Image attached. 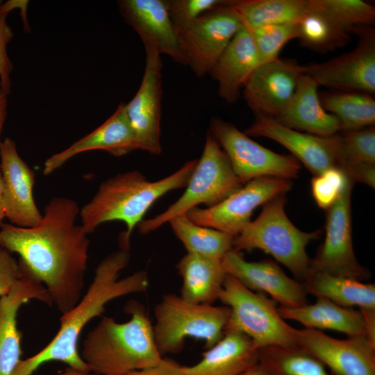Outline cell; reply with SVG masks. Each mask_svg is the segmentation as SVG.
I'll list each match as a JSON object with an SVG mask.
<instances>
[{"mask_svg": "<svg viewBox=\"0 0 375 375\" xmlns=\"http://www.w3.org/2000/svg\"><path fill=\"white\" fill-rule=\"evenodd\" d=\"M169 223L187 253L222 260L233 249L235 236L196 224L186 215L175 217Z\"/></svg>", "mask_w": 375, "mask_h": 375, "instance_id": "cell-33", "label": "cell"}, {"mask_svg": "<svg viewBox=\"0 0 375 375\" xmlns=\"http://www.w3.org/2000/svg\"><path fill=\"white\" fill-rule=\"evenodd\" d=\"M176 267L182 278L180 296L200 304H212L219 299L226 276L222 260L187 253Z\"/></svg>", "mask_w": 375, "mask_h": 375, "instance_id": "cell-28", "label": "cell"}, {"mask_svg": "<svg viewBox=\"0 0 375 375\" xmlns=\"http://www.w3.org/2000/svg\"><path fill=\"white\" fill-rule=\"evenodd\" d=\"M209 132L226 153L235 174L243 185L259 177L291 180L299 175L301 165L294 156L267 149L230 122L212 117Z\"/></svg>", "mask_w": 375, "mask_h": 375, "instance_id": "cell-9", "label": "cell"}, {"mask_svg": "<svg viewBox=\"0 0 375 375\" xmlns=\"http://www.w3.org/2000/svg\"><path fill=\"white\" fill-rule=\"evenodd\" d=\"M226 274L251 291L267 294L279 306L294 308L308 303L304 284L289 277L274 261H247L240 251L231 250L222 259Z\"/></svg>", "mask_w": 375, "mask_h": 375, "instance_id": "cell-17", "label": "cell"}, {"mask_svg": "<svg viewBox=\"0 0 375 375\" xmlns=\"http://www.w3.org/2000/svg\"><path fill=\"white\" fill-rule=\"evenodd\" d=\"M258 365L262 375H334L303 348L271 346L259 349Z\"/></svg>", "mask_w": 375, "mask_h": 375, "instance_id": "cell-32", "label": "cell"}, {"mask_svg": "<svg viewBox=\"0 0 375 375\" xmlns=\"http://www.w3.org/2000/svg\"><path fill=\"white\" fill-rule=\"evenodd\" d=\"M19 278L18 261L10 251L0 247V297L7 294Z\"/></svg>", "mask_w": 375, "mask_h": 375, "instance_id": "cell-40", "label": "cell"}, {"mask_svg": "<svg viewBox=\"0 0 375 375\" xmlns=\"http://www.w3.org/2000/svg\"><path fill=\"white\" fill-rule=\"evenodd\" d=\"M319 85L303 74L288 105L274 119L281 124L299 131L328 137L341 131L338 119L322 106Z\"/></svg>", "mask_w": 375, "mask_h": 375, "instance_id": "cell-23", "label": "cell"}, {"mask_svg": "<svg viewBox=\"0 0 375 375\" xmlns=\"http://www.w3.org/2000/svg\"><path fill=\"white\" fill-rule=\"evenodd\" d=\"M349 180L336 167L314 176L311 180V192L317 206L326 210L331 208L340 198Z\"/></svg>", "mask_w": 375, "mask_h": 375, "instance_id": "cell-37", "label": "cell"}, {"mask_svg": "<svg viewBox=\"0 0 375 375\" xmlns=\"http://www.w3.org/2000/svg\"><path fill=\"white\" fill-rule=\"evenodd\" d=\"M258 355L259 348L247 335L226 331L199 362L181 369L185 375H240L258 364Z\"/></svg>", "mask_w": 375, "mask_h": 375, "instance_id": "cell-25", "label": "cell"}, {"mask_svg": "<svg viewBox=\"0 0 375 375\" xmlns=\"http://www.w3.org/2000/svg\"><path fill=\"white\" fill-rule=\"evenodd\" d=\"M2 3V1L0 0V5Z\"/></svg>", "mask_w": 375, "mask_h": 375, "instance_id": "cell-46", "label": "cell"}, {"mask_svg": "<svg viewBox=\"0 0 375 375\" xmlns=\"http://www.w3.org/2000/svg\"><path fill=\"white\" fill-rule=\"evenodd\" d=\"M225 0H167L168 13L178 35L202 14L224 5Z\"/></svg>", "mask_w": 375, "mask_h": 375, "instance_id": "cell-38", "label": "cell"}, {"mask_svg": "<svg viewBox=\"0 0 375 375\" xmlns=\"http://www.w3.org/2000/svg\"><path fill=\"white\" fill-rule=\"evenodd\" d=\"M353 185L349 180L340 198L326 210L324 240L311 259L310 274L321 272L358 281L369 278V270L359 263L353 247L351 195Z\"/></svg>", "mask_w": 375, "mask_h": 375, "instance_id": "cell-11", "label": "cell"}, {"mask_svg": "<svg viewBox=\"0 0 375 375\" xmlns=\"http://www.w3.org/2000/svg\"><path fill=\"white\" fill-rule=\"evenodd\" d=\"M3 178L1 175V172L0 169V228L1 225L3 223V219L5 217V212H4V203H3Z\"/></svg>", "mask_w": 375, "mask_h": 375, "instance_id": "cell-43", "label": "cell"}, {"mask_svg": "<svg viewBox=\"0 0 375 375\" xmlns=\"http://www.w3.org/2000/svg\"><path fill=\"white\" fill-rule=\"evenodd\" d=\"M146 64L140 88L134 97L126 103V112L138 149L151 154L162 151L160 117L162 67L160 54L145 49Z\"/></svg>", "mask_w": 375, "mask_h": 375, "instance_id": "cell-16", "label": "cell"}, {"mask_svg": "<svg viewBox=\"0 0 375 375\" xmlns=\"http://www.w3.org/2000/svg\"><path fill=\"white\" fill-rule=\"evenodd\" d=\"M337 168L353 182L375 186V128L341 131Z\"/></svg>", "mask_w": 375, "mask_h": 375, "instance_id": "cell-29", "label": "cell"}, {"mask_svg": "<svg viewBox=\"0 0 375 375\" xmlns=\"http://www.w3.org/2000/svg\"><path fill=\"white\" fill-rule=\"evenodd\" d=\"M229 2L202 14L178 35L181 63L198 77L210 73L242 26Z\"/></svg>", "mask_w": 375, "mask_h": 375, "instance_id": "cell-10", "label": "cell"}, {"mask_svg": "<svg viewBox=\"0 0 375 375\" xmlns=\"http://www.w3.org/2000/svg\"><path fill=\"white\" fill-rule=\"evenodd\" d=\"M259 65L249 30L243 24L222 53L210 74L218 83V94L228 103H235L246 81Z\"/></svg>", "mask_w": 375, "mask_h": 375, "instance_id": "cell-24", "label": "cell"}, {"mask_svg": "<svg viewBox=\"0 0 375 375\" xmlns=\"http://www.w3.org/2000/svg\"><path fill=\"white\" fill-rule=\"evenodd\" d=\"M119 11L140 37L145 49L181 63L178 35L171 22L167 0H121Z\"/></svg>", "mask_w": 375, "mask_h": 375, "instance_id": "cell-21", "label": "cell"}, {"mask_svg": "<svg viewBox=\"0 0 375 375\" xmlns=\"http://www.w3.org/2000/svg\"><path fill=\"white\" fill-rule=\"evenodd\" d=\"M8 95L0 88V147L2 143L1 134L7 116Z\"/></svg>", "mask_w": 375, "mask_h": 375, "instance_id": "cell-42", "label": "cell"}, {"mask_svg": "<svg viewBox=\"0 0 375 375\" xmlns=\"http://www.w3.org/2000/svg\"><path fill=\"white\" fill-rule=\"evenodd\" d=\"M130 260L128 250L120 249L105 257L97 265L85 294L78 303L60 319V326L53 338L39 352L22 360L13 375H32L45 362L60 361L78 371L91 372L78 351V340L84 327L101 316L106 305L133 293L145 292L149 277L144 270L119 279Z\"/></svg>", "mask_w": 375, "mask_h": 375, "instance_id": "cell-2", "label": "cell"}, {"mask_svg": "<svg viewBox=\"0 0 375 375\" xmlns=\"http://www.w3.org/2000/svg\"><path fill=\"white\" fill-rule=\"evenodd\" d=\"M181 367V365L173 359L164 357L162 362L155 366L133 371L124 375H185Z\"/></svg>", "mask_w": 375, "mask_h": 375, "instance_id": "cell-41", "label": "cell"}, {"mask_svg": "<svg viewBox=\"0 0 375 375\" xmlns=\"http://www.w3.org/2000/svg\"><path fill=\"white\" fill-rule=\"evenodd\" d=\"M138 149L126 112L122 103L101 126L76 141L67 149L48 158L43 174L48 176L60 168L73 157L89 151L102 150L119 157Z\"/></svg>", "mask_w": 375, "mask_h": 375, "instance_id": "cell-22", "label": "cell"}, {"mask_svg": "<svg viewBox=\"0 0 375 375\" xmlns=\"http://www.w3.org/2000/svg\"><path fill=\"white\" fill-rule=\"evenodd\" d=\"M124 311L131 316L128 322L119 323L112 317L102 316L85 336L80 355L91 372L124 375L155 366L163 360L144 306L131 300Z\"/></svg>", "mask_w": 375, "mask_h": 375, "instance_id": "cell-4", "label": "cell"}, {"mask_svg": "<svg viewBox=\"0 0 375 375\" xmlns=\"http://www.w3.org/2000/svg\"><path fill=\"white\" fill-rule=\"evenodd\" d=\"M298 24L268 25L249 29L257 51L259 65L278 58L285 44L298 38Z\"/></svg>", "mask_w": 375, "mask_h": 375, "instance_id": "cell-36", "label": "cell"}, {"mask_svg": "<svg viewBox=\"0 0 375 375\" xmlns=\"http://www.w3.org/2000/svg\"><path fill=\"white\" fill-rule=\"evenodd\" d=\"M19 269V279L0 297V375H13L22 360L21 333L17 326L20 307L33 299L53 305L45 287L20 265Z\"/></svg>", "mask_w": 375, "mask_h": 375, "instance_id": "cell-20", "label": "cell"}, {"mask_svg": "<svg viewBox=\"0 0 375 375\" xmlns=\"http://www.w3.org/2000/svg\"><path fill=\"white\" fill-rule=\"evenodd\" d=\"M79 211L74 200L54 197L37 226L3 222L0 228V247L19 256V264L45 287L62 314L83 296L90 240L82 225L76 224Z\"/></svg>", "mask_w": 375, "mask_h": 375, "instance_id": "cell-1", "label": "cell"}, {"mask_svg": "<svg viewBox=\"0 0 375 375\" xmlns=\"http://www.w3.org/2000/svg\"><path fill=\"white\" fill-rule=\"evenodd\" d=\"M219 300L231 310L224 331L242 333L259 349L297 345L295 328L285 322L276 302L267 294L251 291L226 274Z\"/></svg>", "mask_w": 375, "mask_h": 375, "instance_id": "cell-8", "label": "cell"}, {"mask_svg": "<svg viewBox=\"0 0 375 375\" xmlns=\"http://www.w3.org/2000/svg\"><path fill=\"white\" fill-rule=\"evenodd\" d=\"M298 30L301 45L321 53L342 47L351 40L347 30L322 12L312 9L298 24Z\"/></svg>", "mask_w": 375, "mask_h": 375, "instance_id": "cell-34", "label": "cell"}, {"mask_svg": "<svg viewBox=\"0 0 375 375\" xmlns=\"http://www.w3.org/2000/svg\"><path fill=\"white\" fill-rule=\"evenodd\" d=\"M0 169L3 181L5 217L11 224L31 228L42 218L34 201V172L19 156L15 142L5 138L0 147Z\"/></svg>", "mask_w": 375, "mask_h": 375, "instance_id": "cell-19", "label": "cell"}, {"mask_svg": "<svg viewBox=\"0 0 375 375\" xmlns=\"http://www.w3.org/2000/svg\"><path fill=\"white\" fill-rule=\"evenodd\" d=\"M291 180L264 176L250 181L220 203L206 208H194L185 215L194 224L238 235L251 222L258 206L286 194Z\"/></svg>", "mask_w": 375, "mask_h": 375, "instance_id": "cell-12", "label": "cell"}, {"mask_svg": "<svg viewBox=\"0 0 375 375\" xmlns=\"http://www.w3.org/2000/svg\"><path fill=\"white\" fill-rule=\"evenodd\" d=\"M312 10L322 12L349 33L375 22V8L362 0H310Z\"/></svg>", "mask_w": 375, "mask_h": 375, "instance_id": "cell-35", "label": "cell"}, {"mask_svg": "<svg viewBox=\"0 0 375 375\" xmlns=\"http://www.w3.org/2000/svg\"><path fill=\"white\" fill-rule=\"evenodd\" d=\"M243 185L226 153L208 132L202 155L197 160L183 194L162 213L142 220L138 226L139 232L142 235L153 232L172 218L185 215L200 204L207 208L213 206Z\"/></svg>", "mask_w": 375, "mask_h": 375, "instance_id": "cell-7", "label": "cell"}, {"mask_svg": "<svg viewBox=\"0 0 375 375\" xmlns=\"http://www.w3.org/2000/svg\"><path fill=\"white\" fill-rule=\"evenodd\" d=\"M244 133L249 136L267 138L281 144L314 176L338 167V133L328 137L315 135L290 128L262 116H256L253 123Z\"/></svg>", "mask_w": 375, "mask_h": 375, "instance_id": "cell-18", "label": "cell"}, {"mask_svg": "<svg viewBox=\"0 0 375 375\" xmlns=\"http://www.w3.org/2000/svg\"><path fill=\"white\" fill-rule=\"evenodd\" d=\"M58 375H98V374H94V373L91 374L90 372L89 373L83 372L77 369H75L74 368L68 367L65 368V369L60 371L58 373Z\"/></svg>", "mask_w": 375, "mask_h": 375, "instance_id": "cell-44", "label": "cell"}, {"mask_svg": "<svg viewBox=\"0 0 375 375\" xmlns=\"http://www.w3.org/2000/svg\"><path fill=\"white\" fill-rule=\"evenodd\" d=\"M231 310L226 306L189 302L180 295L165 294L155 306L154 341L162 357L181 352L188 337L205 342V349L224 336Z\"/></svg>", "mask_w": 375, "mask_h": 375, "instance_id": "cell-6", "label": "cell"}, {"mask_svg": "<svg viewBox=\"0 0 375 375\" xmlns=\"http://www.w3.org/2000/svg\"><path fill=\"white\" fill-rule=\"evenodd\" d=\"M23 1L10 0L0 5V88L8 95L11 90L10 74L13 65L7 52V45L14 33L6 22L8 13L20 8Z\"/></svg>", "mask_w": 375, "mask_h": 375, "instance_id": "cell-39", "label": "cell"}, {"mask_svg": "<svg viewBox=\"0 0 375 375\" xmlns=\"http://www.w3.org/2000/svg\"><path fill=\"white\" fill-rule=\"evenodd\" d=\"M197 160L186 162L173 174L149 181L137 170L118 174L102 182L94 197L79 211L81 225L88 235L101 224L120 221L126 230L119 237L121 249H130V238L135 226L144 220L150 207L170 191L184 188Z\"/></svg>", "mask_w": 375, "mask_h": 375, "instance_id": "cell-3", "label": "cell"}, {"mask_svg": "<svg viewBox=\"0 0 375 375\" xmlns=\"http://www.w3.org/2000/svg\"><path fill=\"white\" fill-rule=\"evenodd\" d=\"M278 312L283 319L298 322L306 328L330 329L348 337L369 338L365 320L359 310L339 306L324 297H317L314 303L294 308L278 306Z\"/></svg>", "mask_w": 375, "mask_h": 375, "instance_id": "cell-27", "label": "cell"}, {"mask_svg": "<svg viewBox=\"0 0 375 375\" xmlns=\"http://www.w3.org/2000/svg\"><path fill=\"white\" fill-rule=\"evenodd\" d=\"M240 375H262L258 365H256L252 368Z\"/></svg>", "mask_w": 375, "mask_h": 375, "instance_id": "cell-45", "label": "cell"}, {"mask_svg": "<svg viewBox=\"0 0 375 375\" xmlns=\"http://www.w3.org/2000/svg\"><path fill=\"white\" fill-rule=\"evenodd\" d=\"M296 344L308 351L334 375H375V343L367 336L334 338L319 330L294 331Z\"/></svg>", "mask_w": 375, "mask_h": 375, "instance_id": "cell-14", "label": "cell"}, {"mask_svg": "<svg viewBox=\"0 0 375 375\" xmlns=\"http://www.w3.org/2000/svg\"><path fill=\"white\" fill-rule=\"evenodd\" d=\"M308 294L324 297L336 304L357 306L365 320L368 336L375 342V285L326 273H310L303 283Z\"/></svg>", "mask_w": 375, "mask_h": 375, "instance_id": "cell-26", "label": "cell"}, {"mask_svg": "<svg viewBox=\"0 0 375 375\" xmlns=\"http://www.w3.org/2000/svg\"><path fill=\"white\" fill-rule=\"evenodd\" d=\"M358 42L351 51L304 67V74L319 86L334 90L375 92V31L370 26L353 27Z\"/></svg>", "mask_w": 375, "mask_h": 375, "instance_id": "cell-13", "label": "cell"}, {"mask_svg": "<svg viewBox=\"0 0 375 375\" xmlns=\"http://www.w3.org/2000/svg\"><path fill=\"white\" fill-rule=\"evenodd\" d=\"M323 108L340 121L341 131L372 126L375 123V100L372 94L335 90L319 94Z\"/></svg>", "mask_w": 375, "mask_h": 375, "instance_id": "cell-31", "label": "cell"}, {"mask_svg": "<svg viewBox=\"0 0 375 375\" xmlns=\"http://www.w3.org/2000/svg\"><path fill=\"white\" fill-rule=\"evenodd\" d=\"M286 202L283 194L265 203L259 216L234 238L233 250H262L303 283L310 274L311 262L306 247L319 239L322 231L305 232L296 227L285 213Z\"/></svg>", "mask_w": 375, "mask_h": 375, "instance_id": "cell-5", "label": "cell"}, {"mask_svg": "<svg viewBox=\"0 0 375 375\" xmlns=\"http://www.w3.org/2000/svg\"><path fill=\"white\" fill-rule=\"evenodd\" d=\"M229 6L248 29L298 24L311 11L310 0H232Z\"/></svg>", "mask_w": 375, "mask_h": 375, "instance_id": "cell-30", "label": "cell"}, {"mask_svg": "<svg viewBox=\"0 0 375 375\" xmlns=\"http://www.w3.org/2000/svg\"><path fill=\"white\" fill-rule=\"evenodd\" d=\"M303 65L296 60L277 58L258 65L243 88V96L255 116L276 119L291 99Z\"/></svg>", "mask_w": 375, "mask_h": 375, "instance_id": "cell-15", "label": "cell"}]
</instances>
